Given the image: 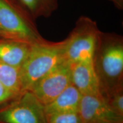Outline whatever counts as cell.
<instances>
[{
  "instance_id": "6da1fadb",
  "label": "cell",
  "mask_w": 123,
  "mask_h": 123,
  "mask_svg": "<svg viewBox=\"0 0 123 123\" xmlns=\"http://www.w3.org/2000/svg\"><path fill=\"white\" fill-rule=\"evenodd\" d=\"M92 60L102 96L123 84L122 35L101 31Z\"/></svg>"
},
{
  "instance_id": "7a4b0ae2",
  "label": "cell",
  "mask_w": 123,
  "mask_h": 123,
  "mask_svg": "<svg viewBox=\"0 0 123 123\" xmlns=\"http://www.w3.org/2000/svg\"><path fill=\"white\" fill-rule=\"evenodd\" d=\"M65 39L51 42L45 39L32 44L30 53L19 68L22 91L29 90L38 80L64 61Z\"/></svg>"
},
{
  "instance_id": "3957f363",
  "label": "cell",
  "mask_w": 123,
  "mask_h": 123,
  "mask_svg": "<svg viewBox=\"0 0 123 123\" xmlns=\"http://www.w3.org/2000/svg\"><path fill=\"white\" fill-rule=\"evenodd\" d=\"M0 38L31 44L45 40L34 20L13 0H0Z\"/></svg>"
},
{
  "instance_id": "277c9868",
  "label": "cell",
  "mask_w": 123,
  "mask_h": 123,
  "mask_svg": "<svg viewBox=\"0 0 123 123\" xmlns=\"http://www.w3.org/2000/svg\"><path fill=\"white\" fill-rule=\"evenodd\" d=\"M100 33L96 21L87 16L80 17L65 39V61L71 64L92 59Z\"/></svg>"
},
{
  "instance_id": "5b68a950",
  "label": "cell",
  "mask_w": 123,
  "mask_h": 123,
  "mask_svg": "<svg viewBox=\"0 0 123 123\" xmlns=\"http://www.w3.org/2000/svg\"><path fill=\"white\" fill-rule=\"evenodd\" d=\"M0 123H46L44 105L25 90L0 107Z\"/></svg>"
},
{
  "instance_id": "8992f818",
  "label": "cell",
  "mask_w": 123,
  "mask_h": 123,
  "mask_svg": "<svg viewBox=\"0 0 123 123\" xmlns=\"http://www.w3.org/2000/svg\"><path fill=\"white\" fill-rule=\"evenodd\" d=\"M71 83V65L64 60L37 81L28 91L45 105L54 100Z\"/></svg>"
},
{
  "instance_id": "52a82bcc",
  "label": "cell",
  "mask_w": 123,
  "mask_h": 123,
  "mask_svg": "<svg viewBox=\"0 0 123 123\" xmlns=\"http://www.w3.org/2000/svg\"><path fill=\"white\" fill-rule=\"evenodd\" d=\"M83 123H123V116L115 111L100 93L82 95L78 111Z\"/></svg>"
},
{
  "instance_id": "ba28073f",
  "label": "cell",
  "mask_w": 123,
  "mask_h": 123,
  "mask_svg": "<svg viewBox=\"0 0 123 123\" xmlns=\"http://www.w3.org/2000/svg\"><path fill=\"white\" fill-rule=\"evenodd\" d=\"M70 65L71 83L81 94L100 93L99 81L92 59L81 61Z\"/></svg>"
},
{
  "instance_id": "9c48e42d",
  "label": "cell",
  "mask_w": 123,
  "mask_h": 123,
  "mask_svg": "<svg viewBox=\"0 0 123 123\" xmlns=\"http://www.w3.org/2000/svg\"><path fill=\"white\" fill-rule=\"evenodd\" d=\"M31 44L0 38V61L19 69L30 53Z\"/></svg>"
},
{
  "instance_id": "30bf717a",
  "label": "cell",
  "mask_w": 123,
  "mask_h": 123,
  "mask_svg": "<svg viewBox=\"0 0 123 123\" xmlns=\"http://www.w3.org/2000/svg\"><path fill=\"white\" fill-rule=\"evenodd\" d=\"M82 94L71 83L54 100L44 105L46 113L78 112Z\"/></svg>"
},
{
  "instance_id": "8fae6325",
  "label": "cell",
  "mask_w": 123,
  "mask_h": 123,
  "mask_svg": "<svg viewBox=\"0 0 123 123\" xmlns=\"http://www.w3.org/2000/svg\"><path fill=\"white\" fill-rule=\"evenodd\" d=\"M59 0H16L17 2L35 21L48 18L58 7Z\"/></svg>"
},
{
  "instance_id": "7c38bea8",
  "label": "cell",
  "mask_w": 123,
  "mask_h": 123,
  "mask_svg": "<svg viewBox=\"0 0 123 123\" xmlns=\"http://www.w3.org/2000/svg\"><path fill=\"white\" fill-rule=\"evenodd\" d=\"M0 83L15 94L23 91L19 69L0 61Z\"/></svg>"
},
{
  "instance_id": "4fadbf2b",
  "label": "cell",
  "mask_w": 123,
  "mask_h": 123,
  "mask_svg": "<svg viewBox=\"0 0 123 123\" xmlns=\"http://www.w3.org/2000/svg\"><path fill=\"white\" fill-rule=\"evenodd\" d=\"M102 96L115 111L123 116V84L115 87Z\"/></svg>"
},
{
  "instance_id": "5bb4252c",
  "label": "cell",
  "mask_w": 123,
  "mask_h": 123,
  "mask_svg": "<svg viewBox=\"0 0 123 123\" xmlns=\"http://www.w3.org/2000/svg\"><path fill=\"white\" fill-rule=\"evenodd\" d=\"M46 123H83L78 112L46 113Z\"/></svg>"
},
{
  "instance_id": "9a60e30c",
  "label": "cell",
  "mask_w": 123,
  "mask_h": 123,
  "mask_svg": "<svg viewBox=\"0 0 123 123\" xmlns=\"http://www.w3.org/2000/svg\"><path fill=\"white\" fill-rule=\"evenodd\" d=\"M17 95L18 94H15L0 83V107L10 101Z\"/></svg>"
},
{
  "instance_id": "2e32d148",
  "label": "cell",
  "mask_w": 123,
  "mask_h": 123,
  "mask_svg": "<svg viewBox=\"0 0 123 123\" xmlns=\"http://www.w3.org/2000/svg\"><path fill=\"white\" fill-rule=\"evenodd\" d=\"M117 9L120 10L123 9V0H109Z\"/></svg>"
},
{
  "instance_id": "e0dca14e",
  "label": "cell",
  "mask_w": 123,
  "mask_h": 123,
  "mask_svg": "<svg viewBox=\"0 0 123 123\" xmlns=\"http://www.w3.org/2000/svg\"><path fill=\"white\" fill-rule=\"evenodd\" d=\"M13 1H14V2H16V3H17V2L16 0H13ZM17 4H18V3H17ZM18 5H19V4H18Z\"/></svg>"
}]
</instances>
